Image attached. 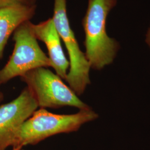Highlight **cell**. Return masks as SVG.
<instances>
[{
  "label": "cell",
  "instance_id": "1",
  "mask_svg": "<svg viewBox=\"0 0 150 150\" xmlns=\"http://www.w3.org/2000/svg\"><path fill=\"white\" fill-rule=\"evenodd\" d=\"M117 3V0H88L82 26L85 34V54L94 70H102L111 64L120 48L118 42L109 37L106 31L107 16Z\"/></svg>",
  "mask_w": 150,
  "mask_h": 150
},
{
  "label": "cell",
  "instance_id": "2",
  "mask_svg": "<svg viewBox=\"0 0 150 150\" xmlns=\"http://www.w3.org/2000/svg\"><path fill=\"white\" fill-rule=\"evenodd\" d=\"M97 117L98 115L91 108L71 115L54 114L40 108L18 129L12 147L36 145L54 135L75 132Z\"/></svg>",
  "mask_w": 150,
  "mask_h": 150
},
{
  "label": "cell",
  "instance_id": "3",
  "mask_svg": "<svg viewBox=\"0 0 150 150\" xmlns=\"http://www.w3.org/2000/svg\"><path fill=\"white\" fill-rule=\"evenodd\" d=\"M32 24L30 20L24 21L13 33L14 49L7 63L0 70V85L16 77H22L30 71L52 67L49 57L38 43Z\"/></svg>",
  "mask_w": 150,
  "mask_h": 150
},
{
  "label": "cell",
  "instance_id": "4",
  "mask_svg": "<svg viewBox=\"0 0 150 150\" xmlns=\"http://www.w3.org/2000/svg\"><path fill=\"white\" fill-rule=\"evenodd\" d=\"M41 108L76 107L80 110L91 108L82 102L59 75L46 67L30 71L21 77Z\"/></svg>",
  "mask_w": 150,
  "mask_h": 150
},
{
  "label": "cell",
  "instance_id": "5",
  "mask_svg": "<svg viewBox=\"0 0 150 150\" xmlns=\"http://www.w3.org/2000/svg\"><path fill=\"white\" fill-rule=\"evenodd\" d=\"M66 8V0H54L52 18L69 55V72L66 80L76 95H81L90 83L89 73L91 67L71 27Z\"/></svg>",
  "mask_w": 150,
  "mask_h": 150
},
{
  "label": "cell",
  "instance_id": "6",
  "mask_svg": "<svg viewBox=\"0 0 150 150\" xmlns=\"http://www.w3.org/2000/svg\"><path fill=\"white\" fill-rule=\"evenodd\" d=\"M38 107L27 87L15 100L0 106V150L13 146L18 129Z\"/></svg>",
  "mask_w": 150,
  "mask_h": 150
},
{
  "label": "cell",
  "instance_id": "7",
  "mask_svg": "<svg viewBox=\"0 0 150 150\" xmlns=\"http://www.w3.org/2000/svg\"><path fill=\"white\" fill-rule=\"evenodd\" d=\"M32 28L36 38L44 42L47 47L52 67L57 75L66 80L70 62L64 52L61 38L53 19L50 18L37 25L32 24Z\"/></svg>",
  "mask_w": 150,
  "mask_h": 150
},
{
  "label": "cell",
  "instance_id": "8",
  "mask_svg": "<svg viewBox=\"0 0 150 150\" xmlns=\"http://www.w3.org/2000/svg\"><path fill=\"white\" fill-rule=\"evenodd\" d=\"M36 6H13L0 8V59L8 38L21 23L30 20Z\"/></svg>",
  "mask_w": 150,
  "mask_h": 150
},
{
  "label": "cell",
  "instance_id": "9",
  "mask_svg": "<svg viewBox=\"0 0 150 150\" xmlns=\"http://www.w3.org/2000/svg\"><path fill=\"white\" fill-rule=\"evenodd\" d=\"M38 0H0V8L13 6H36Z\"/></svg>",
  "mask_w": 150,
  "mask_h": 150
},
{
  "label": "cell",
  "instance_id": "10",
  "mask_svg": "<svg viewBox=\"0 0 150 150\" xmlns=\"http://www.w3.org/2000/svg\"><path fill=\"white\" fill-rule=\"evenodd\" d=\"M145 41L150 48V27L147 30V32L146 33V35Z\"/></svg>",
  "mask_w": 150,
  "mask_h": 150
},
{
  "label": "cell",
  "instance_id": "11",
  "mask_svg": "<svg viewBox=\"0 0 150 150\" xmlns=\"http://www.w3.org/2000/svg\"><path fill=\"white\" fill-rule=\"evenodd\" d=\"M4 100V95L2 92H0V103L2 102Z\"/></svg>",
  "mask_w": 150,
  "mask_h": 150
},
{
  "label": "cell",
  "instance_id": "12",
  "mask_svg": "<svg viewBox=\"0 0 150 150\" xmlns=\"http://www.w3.org/2000/svg\"><path fill=\"white\" fill-rule=\"evenodd\" d=\"M23 147L19 146V147H13L12 150H21Z\"/></svg>",
  "mask_w": 150,
  "mask_h": 150
}]
</instances>
